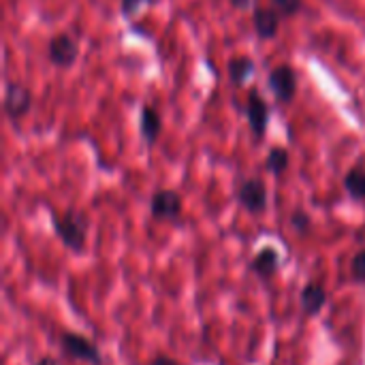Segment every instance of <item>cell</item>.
<instances>
[{
    "mask_svg": "<svg viewBox=\"0 0 365 365\" xmlns=\"http://www.w3.org/2000/svg\"><path fill=\"white\" fill-rule=\"evenodd\" d=\"M270 86H272V90L276 92V96L280 100H291L295 96V86H297V79H295L293 69L286 66V64L278 66L270 75Z\"/></svg>",
    "mask_w": 365,
    "mask_h": 365,
    "instance_id": "2",
    "label": "cell"
},
{
    "mask_svg": "<svg viewBox=\"0 0 365 365\" xmlns=\"http://www.w3.org/2000/svg\"><path fill=\"white\" fill-rule=\"evenodd\" d=\"M274 5H276L284 16H293V13L299 11L301 0H274Z\"/></svg>",
    "mask_w": 365,
    "mask_h": 365,
    "instance_id": "16",
    "label": "cell"
},
{
    "mask_svg": "<svg viewBox=\"0 0 365 365\" xmlns=\"http://www.w3.org/2000/svg\"><path fill=\"white\" fill-rule=\"evenodd\" d=\"M239 199L241 203L246 205L250 212H261L267 203V192H265V186L257 180H250L241 186L239 190Z\"/></svg>",
    "mask_w": 365,
    "mask_h": 365,
    "instance_id": "4",
    "label": "cell"
},
{
    "mask_svg": "<svg viewBox=\"0 0 365 365\" xmlns=\"http://www.w3.org/2000/svg\"><path fill=\"white\" fill-rule=\"evenodd\" d=\"M62 342H64V346L69 348V352H71V354H75V357H79V359H92V361H96L94 346H90L86 340L75 337V335H66Z\"/></svg>",
    "mask_w": 365,
    "mask_h": 365,
    "instance_id": "9",
    "label": "cell"
},
{
    "mask_svg": "<svg viewBox=\"0 0 365 365\" xmlns=\"http://www.w3.org/2000/svg\"><path fill=\"white\" fill-rule=\"evenodd\" d=\"M233 5L239 9H246V7H250V0H233Z\"/></svg>",
    "mask_w": 365,
    "mask_h": 365,
    "instance_id": "19",
    "label": "cell"
},
{
    "mask_svg": "<svg viewBox=\"0 0 365 365\" xmlns=\"http://www.w3.org/2000/svg\"><path fill=\"white\" fill-rule=\"evenodd\" d=\"M39 365H56V363H54V361H50V359H43V361H41Z\"/></svg>",
    "mask_w": 365,
    "mask_h": 365,
    "instance_id": "21",
    "label": "cell"
},
{
    "mask_svg": "<svg viewBox=\"0 0 365 365\" xmlns=\"http://www.w3.org/2000/svg\"><path fill=\"white\" fill-rule=\"evenodd\" d=\"M5 109L11 117H20L30 109V92L20 83H9L5 94Z\"/></svg>",
    "mask_w": 365,
    "mask_h": 365,
    "instance_id": "3",
    "label": "cell"
},
{
    "mask_svg": "<svg viewBox=\"0 0 365 365\" xmlns=\"http://www.w3.org/2000/svg\"><path fill=\"white\" fill-rule=\"evenodd\" d=\"M248 120L253 131L261 137L267 127V107L259 94H250V105H248Z\"/></svg>",
    "mask_w": 365,
    "mask_h": 365,
    "instance_id": "6",
    "label": "cell"
},
{
    "mask_svg": "<svg viewBox=\"0 0 365 365\" xmlns=\"http://www.w3.org/2000/svg\"><path fill=\"white\" fill-rule=\"evenodd\" d=\"M301 299H303L306 310L316 312V310L325 303V293H323V289H320V286H308V289L303 291Z\"/></svg>",
    "mask_w": 365,
    "mask_h": 365,
    "instance_id": "13",
    "label": "cell"
},
{
    "mask_svg": "<svg viewBox=\"0 0 365 365\" xmlns=\"http://www.w3.org/2000/svg\"><path fill=\"white\" fill-rule=\"evenodd\" d=\"M180 212V197L175 192L163 190L154 197L152 201V214L158 218H169Z\"/></svg>",
    "mask_w": 365,
    "mask_h": 365,
    "instance_id": "7",
    "label": "cell"
},
{
    "mask_svg": "<svg viewBox=\"0 0 365 365\" xmlns=\"http://www.w3.org/2000/svg\"><path fill=\"white\" fill-rule=\"evenodd\" d=\"M352 276L361 282H365V250L359 253L352 261Z\"/></svg>",
    "mask_w": 365,
    "mask_h": 365,
    "instance_id": "17",
    "label": "cell"
},
{
    "mask_svg": "<svg viewBox=\"0 0 365 365\" xmlns=\"http://www.w3.org/2000/svg\"><path fill=\"white\" fill-rule=\"evenodd\" d=\"M346 190L354 197V199H363L365 197V171L354 169L346 175Z\"/></svg>",
    "mask_w": 365,
    "mask_h": 365,
    "instance_id": "12",
    "label": "cell"
},
{
    "mask_svg": "<svg viewBox=\"0 0 365 365\" xmlns=\"http://www.w3.org/2000/svg\"><path fill=\"white\" fill-rule=\"evenodd\" d=\"M144 3H152V0H122V11H124L127 16H131L135 9H139Z\"/></svg>",
    "mask_w": 365,
    "mask_h": 365,
    "instance_id": "18",
    "label": "cell"
},
{
    "mask_svg": "<svg viewBox=\"0 0 365 365\" xmlns=\"http://www.w3.org/2000/svg\"><path fill=\"white\" fill-rule=\"evenodd\" d=\"M255 26H257V33L263 39L276 37V33H278V13L274 9H259L257 16H255Z\"/></svg>",
    "mask_w": 365,
    "mask_h": 365,
    "instance_id": "8",
    "label": "cell"
},
{
    "mask_svg": "<svg viewBox=\"0 0 365 365\" xmlns=\"http://www.w3.org/2000/svg\"><path fill=\"white\" fill-rule=\"evenodd\" d=\"M255 267H257L259 272H263V274H270V272L276 267V255H274L272 250L261 253V257L255 261Z\"/></svg>",
    "mask_w": 365,
    "mask_h": 365,
    "instance_id": "15",
    "label": "cell"
},
{
    "mask_svg": "<svg viewBox=\"0 0 365 365\" xmlns=\"http://www.w3.org/2000/svg\"><path fill=\"white\" fill-rule=\"evenodd\" d=\"M141 131H144L148 141H154L158 137V133H161V117L150 107L144 109V113H141Z\"/></svg>",
    "mask_w": 365,
    "mask_h": 365,
    "instance_id": "10",
    "label": "cell"
},
{
    "mask_svg": "<svg viewBox=\"0 0 365 365\" xmlns=\"http://www.w3.org/2000/svg\"><path fill=\"white\" fill-rule=\"evenodd\" d=\"M154 365H175V363L169 359H158V361H154Z\"/></svg>",
    "mask_w": 365,
    "mask_h": 365,
    "instance_id": "20",
    "label": "cell"
},
{
    "mask_svg": "<svg viewBox=\"0 0 365 365\" xmlns=\"http://www.w3.org/2000/svg\"><path fill=\"white\" fill-rule=\"evenodd\" d=\"M56 228H58V233L62 235V239L69 243V246L79 248L83 243V224H81V220H75L73 216H66L64 220L56 222Z\"/></svg>",
    "mask_w": 365,
    "mask_h": 365,
    "instance_id": "5",
    "label": "cell"
},
{
    "mask_svg": "<svg viewBox=\"0 0 365 365\" xmlns=\"http://www.w3.org/2000/svg\"><path fill=\"white\" fill-rule=\"evenodd\" d=\"M77 41L71 35H58L50 43V58L58 66H71L77 58Z\"/></svg>",
    "mask_w": 365,
    "mask_h": 365,
    "instance_id": "1",
    "label": "cell"
},
{
    "mask_svg": "<svg viewBox=\"0 0 365 365\" xmlns=\"http://www.w3.org/2000/svg\"><path fill=\"white\" fill-rule=\"evenodd\" d=\"M253 69H255V64H253V60L246 58V56L233 58V60L228 62V73H231V79H233L235 83H241L243 79H246V77L253 73Z\"/></svg>",
    "mask_w": 365,
    "mask_h": 365,
    "instance_id": "11",
    "label": "cell"
},
{
    "mask_svg": "<svg viewBox=\"0 0 365 365\" xmlns=\"http://www.w3.org/2000/svg\"><path fill=\"white\" fill-rule=\"evenodd\" d=\"M289 165V156H286V152L284 150H272V154H270V158H267V167L272 169V171H276V173H280L284 167Z\"/></svg>",
    "mask_w": 365,
    "mask_h": 365,
    "instance_id": "14",
    "label": "cell"
}]
</instances>
